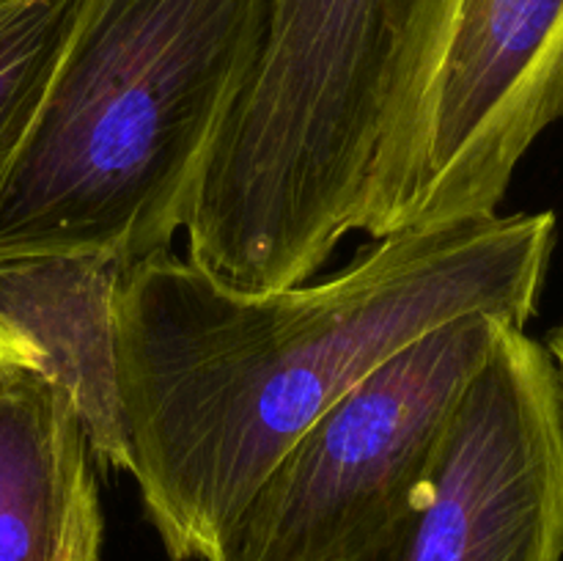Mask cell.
I'll list each match as a JSON object with an SVG mask.
<instances>
[{
	"mask_svg": "<svg viewBox=\"0 0 563 561\" xmlns=\"http://www.w3.org/2000/svg\"><path fill=\"white\" fill-rule=\"evenodd\" d=\"M269 0H80L0 193V256L168 251L245 86Z\"/></svg>",
	"mask_w": 563,
	"mask_h": 561,
	"instance_id": "cell-3",
	"label": "cell"
},
{
	"mask_svg": "<svg viewBox=\"0 0 563 561\" xmlns=\"http://www.w3.org/2000/svg\"><path fill=\"white\" fill-rule=\"evenodd\" d=\"M561 113L563 0H456L407 226L498 215Z\"/></svg>",
	"mask_w": 563,
	"mask_h": 561,
	"instance_id": "cell-6",
	"label": "cell"
},
{
	"mask_svg": "<svg viewBox=\"0 0 563 561\" xmlns=\"http://www.w3.org/2000/svg\"><path fill=\"white\" fill-rule=\"evenodd\" d=\"M130 267L108 253L0 256V324L69 396L93 460L115 471H132L115 328Z\"/></svg>",
	"mask_w": 563,
	"mask_h": 561,
	"instance_id": "cell-7",
	"label": "cell"
},
{
	"mask_svg": "<svg viewBox=\"0 0 563 561\" xmlns=\"http://www.w3.org/2000/svg\"><path fill=\"white\" fill-rule=\"evenodd\" d=\"M544 350H548L550 361H553L555 380H559V399H561V416H563V322L548 336V346H544Z\"/></svg>",
	"mask_w": 563,
	"mask_h": 561,
	"instance_id": "cell-11",
	"label": "cell"
},
{
	"mask_svg": "<svg viewBox=\"0 0 563 561\" xmlns=\"http://www.w3.org/2000/svg\"><path fill=\"white\" fill-rule=\"evenodd\" d=\"M563 416L544 344L504 324L421 506L357 561H561Z\"/></svg>",
	"mask_w": 563,
	"mask_h": 561,
	"instance_id": "cell-5",
	"label": "cell"
},
{
	"mask_svg": "<svg viewBox=\"0 0 563 561\" xmlns=\"http://www.w3.org/2000/svg\"><path fill=\"white\" fill-rule=\"evenodd\" d=\"M555 215L423 223L339 273L240 289L170 251L126 270L115 308L132 476L174 561H223L236 517L300 435L388 358L454 319L526 328Z\"/></svg>",
	"mask_w": 563,
	"mask_h": 561,
	"instance_id": "cell-1",
	"label": "cell"
},
{
	"mask_svg": "<svg viewBox=\"0 0 563 561\" xmlns=\"http://www.w3.org/2000/svg\"><path fill=\"white\" fill-rule=\"evenodd\" d=\"M80 0H0V193L33 130Z\"/></svg>",
	"mask_w": 563,
	"mask_h": 561,
	"instance_id": "cell-9",
	"label": "cell"
},
{
	"mask_svg": "<svg viewBox=\"0 0 563 561\" xmlns=\"http://www.w3.org/2000/svg\"><path fill=\"white\" fill-rule=\"evenodd\" d=\"M22 369L38 372L36 355H33L14 333H9V330L0 324V385H3L11 374L22 372Z\"/></svg>",
	"mask_w": 563,
	"mask_h": 561,
	"instance_id": "cell-10",
	"label": "cell"
},
{
	"mask_svg": "<svg viewBox=\"0 0 563 561\" xmlns=\"http://www.w3.org/2000/svg\"><path fill=\"white\" fill-rule=\"evenodd\" d=\"M504 324L484 314L440 324L346 391L264 476L223 561H357L379 548L421 506Z\"/></svg>",
	"mask_w": 563,
	"mask_h": 561,
	"instance_id": "cell-4",
	"label": "cell"
},
{
	"mask_svg": "<svg viewBox=\"0 0 563 561\" xmlns=\"http://www.w3.org/2000/svg\"><path fill=\"white\" fill-rule=\"evenodd\" d=\"M102 509L69 396L38 372L0 385V561H99Z\"/></svg>",
	"mask_w": 563,
	"mask_h": 561,
	"instance_id": "cell-8",
	"label": "cell"
},
{
	"mask_svg": "<svg viewBox=\"0 0 563 561\" xmlns=\"http://www.w3.org/2000/svg\"><path fill=\"white\" fill-rule=\"evenodd\" d=\"M456 0H269L212 143L187 258L240 289L311 280L352 231L405 229Z\"/></svg>",
	"mask_w": 563,
	"mask_h": 561,
	"instance_id": "cell-2",
	"label": "cell"
}]
</instances>
